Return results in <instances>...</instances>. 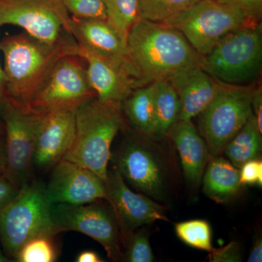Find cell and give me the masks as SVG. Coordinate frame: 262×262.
Instances as JSON below:
<instances>
[{
	"label": "cell",
	"instance_id": "1",
	"mask_svg": "<svg viewBox=\"0 0 262 262\" xmlns=\"http://www.w3.org/2000/svg\"><path fill=\"white\" fill-rule=\"evenodd\" d=\"M0 51L4 57L7 96L30 106L56 63L63 57L78 56V45L71 34L50 44L23 32L4 38Z\"/></svg>",
	"mask_w": 262,
	"mask_h": 262
},
{
	"label": "cell",
	"instance_id": "2",
	"mask_svg": "<svg viewBox=\"0 0 262 262\" xmlns=\"http://www.w3.org/2000/svg\"><path fill=\"white\" fill-rule=\"evenodd\" d=\"M127 49L141 87L167 79L181 69L201 66L202 56L178 29L141 17L129 32Z\"/></svg>",
	"mask_w": 262,
	"mask_h": 262
},
{
	"label": "cell",
	"instance_id": "3",
	"mask_svg": "<svg viewBox=\"0 0 262 262\" xmlns=\"http://www.w3.org/2000/svg\"><path fill=\"white\" fill-rule=\"evenodd\" d=\"M122 123L121 103L104 102L96 96L84 101L76 111L73 144L63 159L89 169L106 182L112 144Z\"/></svg>",
	"mask_w": 262,
	"mask_h": 262
},
{
	"label": "cell",
	"instance_id": "4",
	"mask_svg": "<svg viewBox=\"0 0 262 262\" xmlns=\"http://www.w3.org/2000/svg\"><path fill=\"white\" fill-rule=\"evenodd\" d=\"M51 206L46 185L29 179L0 210V241L9 256L14 258L21 246L33 237L56 236L61 232L52 220Z\"/></svg>",
	"mask_w": 262,
	"mask_h": 262
},
{
	"label": "cell",
	"instance_id": "5",
	"mask_svg": "<svg viewBox=\"0 0 262 262\" xmlns=\"http://www.w3.org/2000/svg\"><path fill=\"white\" fill-rule=\"evenodd\" d=\"M262 66L261 26L250 24L229 33L211 52L202 56L201 67L221 83L246 86L257 79Z\"/></svg>",
	"mask_w": 262,
	"mask_h": 262
},
{
	"label": "cell",
	"instance_id": "6",
	"mask_svg": "<svg viewBox=\"0 0 262 262\" xmlns=\"http://www.w3.org/2000/svg\"><path fill=\"white\" fill-rule=\"evenodd\" d=\"M255 23L259 20L237 8L213 0H201L163 24L178 29L203 56L229 33Z\"/></svg>",
	"mask_w": 262,
	"mask_h": 262
},
{
	"label": "cell",
	"instance_id": "7",
	"mask_svg": "<svg viewBox=\"0 0 262 262\" xmlns=\"http://www.w3.org/2000/svg\"><path fill=\"white\" fill-rule=\"evenodd\" d=\"M220 83L215 97L199 115L200 134L213 156L223 152L253 115V88Z\"/></svg>",
	"mask_w": 262,
	"mask_h": 262
},
{
	"label": "cell",
	"instance_id": "8",
	"mask_svg": "<svg viewBox=\"0 0 262 262\" xmlns=\"http://www.w3.org/2000/svg\"><path fill=\"white\" fill-rule=\"evenodd\" d=\"M5 128V177L20 189L30 179L38 126L43 112L5 98L0 106Z\"/></svg>",
	"mask_w": 262,
	"mask_h": 262
},
{
	"label": "cell",
	"instance_id": "9",
	"mask_svg": "<svg viewBox=\"0 0 262 262\" xmlns=\"http://www.w3.org/2000/svg\"><path fill=\"white\" fill-rule=\"evenodd\" d=\"M71 20L61 0H0V27L17 26L42 42L53 44L71 34Z\"/></svg>",
	"mask_w": 262,
	"mask_h": 262
},
{
	"label": "cell",
	"instance_id": "10",
	"mask_svg": "<svg viewBox=\"0 0 262 262\" xmlns=\"http://www.w3.org/2000/svg\"><path fill=\"white\" fill-rule=\"evenodd\" d=\"M51 216L60 232L85 234L104 248L110 259L121 258V233L111 206L98 201L83 205L52 204Z\"/></svg>",
	"mask_w": 262,
	"mask_h": 262
},
{
	"label": "cell",
	"instance_id": "11",
	"mask_svg": "<svg viewBox=\"0 0 262 262\" xmlns=\"http://www.w3.org/2000/svg\"><path fill=\"white\" fill-rule=\"evenodd\" d=\"M83 66V59L79 56L62 58L34 96L31 107L40 112L63 106L78 107L96 96Z\"/></svg>",
	"mask_w": 262,
	"mask_h": 262
},
{
	"label": "cell",
	"instance_id": "12",
	"mask_svg": "<svg viewBox=\"0 0 262 262\" xmlns=\"http://www.w3.org/2000/svg\"><path fill=\"white\" fill-rule=\"evenodd\" d=\"M105 187L106 200L116 217L122 244L141 226L168 221L165 208L149 196L133 192L116 168L108 171Z\"/></svg>",
	"mask_w": 262,
	"mask_h": 262
},
{
	"label": "cell",
	"instance_id": "13",
	"mask_svg": "<svg viewBox=\"0 0 262 262\" xmlns=\"http://www.w3.org/2000/svg\"><path fill=\"white\" fill-rule=\"evenodd\" d=\"M77 55L87 66L90 86L100 101L122 104L134 89L141 87L139 73L130 62L98 56L79 46Z\"/></svg>",
	"mask_w": 262,
	"mask_h": 262
},
{
	"label": "cell",
	"instance_id": "14",
	"mask_svg": "<svg viewBox=\"0 0 262 262\" xmlns=\"http://www.w3.org/2000/svg\"><path fill=\"white\" fill-rule=\"evenodd\" d=\"M116 169L136 190L152 200L163 201L166 193L165 170L159 157L148 144L129 141L117 155Z\"/></svg>",
	"mask_w": 262,
	"mask_h": 262
},
{
	"label": "cell",
	"instance_id": "15",
	"mask_svg": "<svg viewBox=\"0 0 262 262\" xmlns=\"http://www.w3.org/2000/svg\"><path fill=\"white\" fill-rule=\"evenodd\" d=\"M52 204L83 205L106 198L105 182L89 169L62 159L46 186Z\"/></svg>",
	"mask_w": 262,
	"mask_h": 262
},
{
	"label": "cell",
	"instance_id": "16",
	"mask_svg": "<svg viewBox=\"0 0 262 262\" xmlns=\"http://www.w3.org/2000/svg\"><path fill=\"white\" fill-rule=\"evenodd\" d=\"M77 108L63 106L43 112L33 156L36 168H53L70 149L75 139Z\"/></svg>",
	"mask_w": 262,
	"mask_h": 262
},
{
	"label": "cell",
	"instance_id": "17",
	"mask_svg": "<svg viewBox=\"0 0 262 262\" xmlns=\"http://www.w3.org/2000/svg\"><path fill=\"white\" fill-rule=\"evenodd\" d=\"M166 80L180 100L179 120H192L199 116L215 97L220 84L200 65L181 69Z\"/></svg>",
	"mask_w": 262,
	"mask_h": 262
},
{
	"label": "cell",
	"instance_id": "18",
	"mask_svg": "<svg viewBox=\"0 0 262 262\" xmlns=\"http://www.w3.org/2000/svg\"><path fill=\"white\" fill-rule=\"evenodd\" d=\"M70 32L79 46L95 54L132 63L126 43L106 20L72 17Z\"/></svg>",
	"mask_w": 262,
	"mask_h": 262
},
{
	"label": "cell",
	"instance_id": "19",
	"mask_svg": "<svg viewBox=\"0 0 262 262\" xmlns=\"http://www.w3.org/2000/svg\"><path fill=\"white\" fill-rule=\"evenodd\" d=\"M168 134L178 150L186 179L192 185H199L211 155L204 139L192 120H178Z\"/></svg>",
	"mask_w": 262,
	"mask_h": 262
},
{
	"label": "cell",
	"instance_id": "20",
	"mask_svg": "<svg viewBox=\"0 0 262 262\" xmlns=\"http://www.w3.org/2000/svg\"><path fill=\"white\" fill-rule=\"evenodd\" d=\"M208 164L203 177V192L218 203L232 201L241 189L239 168L222 157L215 156Z\"/></svg>",
	"mask_w": 262,
	"mask_h": 262
},
{
	"label": "cell",
	"instance_id": "21",
	"mask_svg": "<svg viewBox=\"0 0 262 262\" xmlns=\"http://www.w3.org/2000/svg\"><path fill=\"white\" fill-rule=\"evenodd\" d=\"M155 128L154 138L160 139L167 135L179 120L181 103L178 95L166 79L154 81Z\"/></svg>",
	"mask_w": 262,
	"mask_h": 262
},
{
	"label": "cell",
	"instance_id": "22",
	"mask_svg": "<svg viewBox=\"0 0 262 262\" xmlns=\"http://www.w3.org/2000/svg\"><path fill=\"white\" fill-rule=\"evenodd\" d=\"M129 121L144 136L154 138L155 113L152 83L136 88L123 101Z\"/></svg>",
	"mask_w": 262,
	"mask_h": 262
},
{
	"label": "cell",
	"instance_id": "23",
	"mask_svg": "<svg viewBox=\"0 0 262 262\" xmlns=\"http://www.w3.org/2000/svg\"><path fill=\"white\" fill-rule=\"evenodd\" d=\"M261 134L253 115L234 136L225 150L230 163L237 168L250 160L258 159L261 151Z\"/></svg>",
	"mask_w": 262,
	"mask_h": 262
},
{
	"label": "cell",
	"instance_id": "24",
	"mask_svg": "<svg viewBox=\"0 0 262 262\" xmlns=\"http://www.w3.org/2000/svg\"><path fill=\"white\" fill-rule=\"evenodd\" d=\"M106 21L127 45L134 24L141 18L139 0H103Z\"/></svg>",
	"mask_w": 262,
	"mask_h": 262
},
{
	"label": "cell",
	"instance_id": "25",
	"mask_svg": "<svg viewBox=\"0 0 262 262\" xmlns=\"http://www.w3.org/2000/svg\"><path fill=\"white\" fill-rule=\"evenodd\" d=\"M201 0H139L141 18L163 24Z\"/></svg>",
	"mask_w": 262,
	"mask_h": 262
},
{
	"label": "cell",
	"instance_id": "26",
	"mask_svg": "<svg viewBox=\"0 0 262 262\" xmlns=\"http://www.w3.org/2000/svg\"><path fill=\"white\" fill-rule=\"evenodd\" d=\"M175 231L179 238L190 247L208 252L213 248L211 225L206 220L180 222L175 225Z\"/></svg>",
	"mask_w": 262,
	"mask_h": 262
},
{
	"label": "cell",
	"instance_id": "27",
	"mask_svg": "<svg viewBox=\"0 0 262 262\" xmlns=\"http://www.w3.org/2000/svg\"><path fill=\"white\" fill-rule=\"evenodd\" d=\"M53 235H40L29 239L21 246L15 256L18 262H53L58 252Z\"/></svg>",
	"mask_w": 262,
	"mask_h": 262
},
{
	"label": "cell",
	"instance_id": "28",
	"mask_svg": "<svg viewBox=\"0 0 262 262\" xmlns=\"http://www.w3.org/2000/svg\"><path fill=\"white\" fill-rule=\"evenodd\" d=\"M126 251L125 261L129 262H152L154 255L150 246L149 236L144 231L135 232L125 239Z\"/></svg>",
	"mask_w": 262,
	"mask_h": 262
},
{
	"label": "cell",
	"instance_id": "29",
	"mask_svg": "<svg viewBox=\"0 0 262 262\" xmlns=\"http://www.w3.org/2000/svg\"><path fill=\"white\" fill-rule=\"evenodd\" d=\"M71 16L80 19L106 20L103 0H61Z\"/></svg>",
	"mask_w": 262,
	"mask_h": 262
},
{
	"label": "cell",
	"instance_id": "30",
	"mask_svg": "<svg viewBox=\"0 0 262 262\" xmlns=\"http://www.w3.org/2000/svg\"><path fill=\"white\" fill-rule=\"evenodd\" d=\"M208 260L211 262L241 261L243 260L241 248L236 242H230L224 247L213 248L208 254Z\"/></svg>",
	"mask_w": 262,
	"mask_h": 262
},
{
	"label": "cell",
	"instance_id": "31",
	"mask_svg": "<svg viewBox=\"0 0 262 262\" xmlns=\"http://www.w3.org/2000/svg\"><path fill=\"white\" fill-rule=\"evenodd\" d=\"M239 183L241 185H262V161L256 159L246 162L239 171Z\"/></svg>",
	"mask_w": 262,
	"mask_h": 262
},
{
	"label": "cell",
	"instance_id": "32",
	"mask_svg": "<svg viewBox=\"0 0 262 262\" xmlns=\"http://www.w3.org/2000/svg\"><path fill=\"white\" fill-rule=\"evenodd\" d=\"M220 4L229 5L242 10L255 20H260L262 15V0H213Z\"/></svg>",
	"mask_w": 262,
	"mask_h": 262
},
{
	"label": "cell",
	"instance_id": "33",
	"mask_svg": "<svg viewBox=\"0 0 262 262\" xmlns=\"http://www.w3.org/2000/svg\"><path fill=\"white\" fill-rule=\"evenodd\" d=\"M19 189L9 179L0 174V210L18 194Z\"/></svg>",
	"mask_w": 262,
	"mask_h": 262
},
{
	"label": "cell",
	"instance_id": "34",
	"mask_svg": "<svg viewBox=\"0 0 262 262\" xmlns=\"http://www.w3.org/2000/svg\"><path fill=\"white\" fill-rule=\"evenodd\" d=\"M251 107L256 119L258 130L262 134V91L261 87L253 89L251 93Z\"/></svg>",
	"mask_w": 262,
	"mask_h": 262
},
{
	"label": "cell",
	"instance_id": "35",
	"mask_svg": "<svg viewBox=\"0 0 262 262\" xmlns=\"http://www.w3.org/2000/svg\"><path fill=\"white\" fill-rule=\"evenodd\" d=\"M77 262H102L103 260L100 257L97 253L93 251H84L79 253L76 258Z\"/></svg>",
	"mask_w": 262,
	"mask_h": 262
},
{
	"label": "cell",
	"instance_id": "36",
	"mask_svg": "<svg viewBox=\"0 0 262 262\" xmlns=\"http://www.w3.org/2000/svg\"><path fill=\"white\" fill-rule=\"evenodd\" d=\"M248 262L262 261V242L261 239H258L253 246L252 251L248 258Z\"/></svg>",
	"mask_w": 262,
	"mask_h": 262
},
{
	"label": "cell",
	"instance_id": "37",
	"mask_svg": "<svg viewBox=\"0 0 262 262\" xmlns=\"http://www.w3.org/2000/svg\"><path fill=\"white\" fill-rule=\"evenodd\" d=\"M5 146L3 133L0 134V174L5 177Z\"/></svg>",
	"mask_w": 262,
	"mask_h": 262
},
{
	"label": "cell",
	"instance_id": "38",
	"mask_svg": "<svg viewBox=\"0 0 262 262\" xmlns=\"http://www.w3.org/2000/svg\"><path fill=\"white\" fill-rule=\"evenodd\" d=\"M6 98V79H5L4 71L0 64V106Z\"/></svg>",
	"mask_w": 262,
	"mask_h": 262
},
{
	"label": "cell",
	"instance_id": "39",
	"mask_svg": "<svg viewBox=\"0 0 262 262\" xmlns=\"http://www.w3.org/2000/svg\"><path fill=\"white\" fill-rule=\"evenodd\" d=\"M10 261L8 258L3 253L2 251L1 248H0V262H8Z\"/></svg>",
	"mask_w": 262,
	"mask_h": 262
},
{
	"label": "cell",
	"instance_id": "40",
	"mask_svg": "<svg viewBox=\"0 0 262 262\" xmlns=\"http://www.w3.org/2000/svg\"><path fill=\"white\" fill-rule=\"evenodd\" d=\"M3 133V126H2L1 123H0V134Z\"/></svg>",
	"mask_w": 262,
	"mask_h": 262
}]
</instances>
